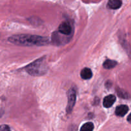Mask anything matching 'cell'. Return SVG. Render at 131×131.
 I'll use <instances>...</instances> for the list:
<instances>
[{
  "instance_id": "ba28073f",
  "label": "cell",
  "mask_w": 131,
  "mask_h": 131,
  "mask_svg": "<svg viewBox=\"0 0 131 131\" xmlns=\"http://www.w3.org/2000/svg\"><path fill=\"white\" fill-rule=\"evenodd\" d=\"M92 72L90 69L89 68H84L83 70L81 71V77L83 79H90L92 78Z\"/></svg>"
},
{
  "instance_id": "6da1fadb",
  "label": "cell",
  "mask_w": 131,
  "mask_h": 131,
  "mask_svg": "<svg viewBox=\"0 0 131 131\" xmlns=\"http://www.w3.org/2000/svg\"><path fill=\"white\" fill-rule=\"evenodd\" d=\"M8 40L14 44L23 46H42L48 44L49 42L47 37L25 34L12 36L9 37Z\"/></svg>"
},
{
  "instance_id": "52a82bcc",
  "label": "cell",
  "mask_w": 131,
  "mask_h": 131,
  "mask_svg": "<svg viewBox=\"0 0 131 131\" xmlns=\"http://www.w3.org/2000/svg\"><path fill=\"white\" fill-rule=\"evenodd\" d=\"M122 2L120 0H110L107 4V6L110 9L116 10L121 7Z\"/></svg>"
},
{
  "instance_id": "7a4b0ae2",
  "label": "cell",
  "mask_w": 131,
  "mask_h": 131,
  "mask_svg": "<svg viewBox=\"0 0 131 131\" xmlns=\"http://www.w3.org/2000/svg\"><path fill=\"white\" fill-rule=\"evenodd\" d=\"M46 58L43 57L36 60L25 67L27 72L33 76H39L46 74L47 71Z\"/></svg>"
},
{
  "instance_id": "4fadbf2b",
  "label": "cell",
  "mask_w": 131,
  "mask_h": 131,
  "mask_svg": "<svg viewBox=\"0 0 131 131\" xmlns=\"http://www.w3.org/2000/svg\"><path fill=\"white\" fill-rule=\"evenodd\" d=\"M127 121L129 122L130 123V124H131V113H130V115H129V116H128V117H127Z\"/></svg>"
},
{
  "instance_id": "7c38bea8",
  "label": "cell",
  "mask_w": 131,
  "mask_h": 131,
  "mask_svg": "<svg viewBox=\"0 0 131 131\" xmlns=\"http://www.w3.org/2000/svg\"><path fill=\"white\" fill-rule=\"evenodd\" d=\"M0 131H10V127L6 125H2L0 127Z\"/></svg>"
},
{
  "instance_id": "3957f363",
  "label": "cell",
  "mask_w": 131,
  "mask_h": 131,
  "mask_svg": "<svg viewBox=\"0 0 131 131\" xmlns=\"http://www.w3.org/2000/svg\"><path fill=\"white\" fill-rule=\"evenodd\" d=\"M76 101V92L74 88H70L68 92V104L67 106V113L70 114L72 112Z\"/></svg>"
},
{
  "instance_id": "8fae6325",
  "label": "cell",
  "mask_w": 131,
  "mask_h": 131,
  "mask_svg": "<svg viewBox=\"0 0 131 131\" xmlns=\"http://www.w3.org/2000/svg\"><path fill=\"white\" fill-rule=\"evenodd\" d=\"M116 92H117V94L120 98L125 99H127L130 98V95H129V93L127 92L124 91V90L120 89V88H118V89H116Z\"/></svg>"
},
{
  "instance_id": "8992f818",
  "label": "cell",
  "mask_w": 131,
  "mask_h": 131,
  "mask_svg": "<svg viewBox=\"0 0 131 131\" xmlns=\"http://www.w3.org/2000/svg\"><path fill=\"white\" fill-rule=\"evenodd\" d=\"M129 111V107L126 105H120L116 107L115 114L118 116H124Z\"/></svg>"
},
{
  "instance_id": "30bf717a",
  "label": "cell",
  "mask_w": 131,
  "mask_h": 131,
  "mask_svg": "<svg viewBox=\"0 0 131 131\" xmlns=\"http://www.w3.org/2000/svg\"><path fill=\"white\" fill-rule=\"evenodd\" d=\"M94 129V125L92 122L85 123L82 125L80 131H93Z\"/></svg>"
},
{
  "instance_id": "9c48e42d",
  "label": "cell",
  "mask_w": 131,
  "mask_h": 131,
  "mask_svg": "<svg viewBox=\"0 0 131 131\" xmlns=\"http://www.w3.org/2000/svg\"><path fill=\"white\" fill-rule=\"evenodd\" d=\"M116 65H117V62L116 61H115V60H106L104 62L103 67L104 68H105L106 69H111L113 68H115Z\"/></svg>"
},
{
  "instance_id": "277c9868",
  "label": "cell",
  "mask_w": 131,
  "mask_h": 131,
  "mask_svg": "<svg viewBox=\"0 0 131 131\" xmlns=\"http://www.w3.org/2000/svg\"><path fill=\"white\" fill-rule=\"evenodd\" d=\"M58 31L64 35H70L72 33V27L68 22H63L59 26Z\"/></svg>"
},
{
  "instance_id": "5b68a950",
  "label": "cell",
  "mask_w": 131,
  "mask_h": 131,
  "mask_svg": "<svg viewBox=\"0 0 131 131\" xmlns=\"http://www.w3.org/2000/svg\"><path fill=\"white\" fill-rule=\"evenodd\" d=\"M116 101V97L113 95H109L106 96L103 101V105L106 108L111 107Z\"/></svg>"
}]
</instances>
